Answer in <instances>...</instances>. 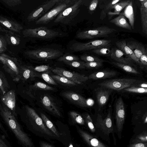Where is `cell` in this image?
Listing matches in <instances>:
<instances>
[{"instance_id":"1","label":"cell","mask_w":147,"mask_h":147,"mask_svg":"<svg viewBox=\"0 0 147 147\" xmlns=\"http://www.w3.org/2000/svg\"><path fill=\"white\" fill-rule=\"evenodd\" d=\"M0 115L19 145L22 147H36L31 138L24 130L16 117L3 103L0 104Z\"/></svg>"},{"instance_id":"24","label":"cell","mask_w":147,"mask_h":147,"mask_svg":"<svg viewBox=\"0 0 147 147\" xmlns=\"http://www.w3.org/2000/svg\"><path fill=\"white\" fill-rule=\"evenodd\" d=\"M0 24L10 30L15 32H19L23 28V27L18 23L1 16H0Z\"/></svg>"},{"instance_id":"28","label":"cell","mask_w":147,"mask_h":147,"mask_svg":"<svg viewBox=\"0 0 147 147\" xmlns=\"http://www.w3.org/2000/svg\"><path fill=\"white\" fill-rule=\"evenodd\" d=\"M110 22L119 27L129 30H132L131 26L123 15H119L118 16L110 20Z\"/></svg>"},{"instance_id":"17","label":"cell","mask_w":147,"mask_h":147,"mask_svg":"<svg viewBox=\"0 0 147 147\" xmlns=\"http://www.w3.org/2000/svg\"><path fill=\"white\" fill-rule=\"evenodd\" d=\"M62 96L73 104L82 107H87V100L80 95L71 91H66L62 93Z\"/></svg>"},{"instance_id":"57","label":"cell","mask_w":147,"mask_h":147,"mask_svg":"<svg viewBox=\"0 0 147 147\" xmlns=\"http://www.w3.org/2000/svg\"><path fill=\"white\" fill-rule=\"evenodd\" d=\"M142 119L144 123H147V115L146 112V113L143 115Z\"/></svg>"},{"instance_id":"42","label":"cell","mask_w":147,"mask_h":147,"mask_svg":"<svg viewBox=\"0 0 147 147\" xmlns=\"http://www.w3.org/2000/svg\"><path fill=\"white\" fill-rule=\"evenodd\" d=\"M65 64L72 67L79 69L85 68L84 66L85 62L81 61H65L64 62Z\"/></svg>"},{"instance_id":"2","label":"cell","mask_w":147,"mask_h":147,"mask_svg":"<svg viewBox=\"0 0 147 147\" xmlns=\"http://www.w3.org/2000/svg\"><path fill=\"white\" fill-rule=\"evenodd\" d=\"M26 116L23 120L27 128L36 136L52 142L58 140L57 136L45 125L42 120L32 108L26 106Z\"/></svg>"},{"instance_id":"45","label":"cell","mask_w":147,"mask_h":147,"mask_svg":"<svg viewBox=\"0 0 147 147\" xmlns=\"http://www.w3.org/2000/svg\"><path fill=\"white\" fill-rule=\"evenodd\" d=\"M134 143H147V134L146 132L140 134L137 136L133 140Z\"/></svg>"},{"instance_id":"23","label":"cell","mask_w":147,"mask_h":147,"mask_svg":"<svg viewBox=\"0 0 147 147\" xmlns=\"http://www.w3.org/2000/svg\"><path fill=\"white\" fill-rule=\"evenodd\" d=\"M136 57L139 63L140 57L145 52L146 49L142 44L135 41H130L126 43Z\"/></svg>"},{"instance_id":"8","label":"cell","mask_w":147,"mask_h":147,"mask_svg":"<svg viewBox=\"0 0 147 147\" xmlns=\"http://www.w3.org/2000/svg\"><path fill=\"white\" fill-rule=\"evenodd\" d=\"M22 33L25 37L43 39L53 38L61 35L59 32L49 29L45 27L26 29L23 31Z\"/></svg>"},{"instance_id":"38","label":"cell","mask_w":147,"mask_h":147,"mask_svg":"<svg viewBox=\"0 0 147 147\" xmlns=\"http://www.w3.org/2000/svg\"><path fill=\"white\" fill-rule=\"evenodd\" d=\"M80 58L81 60L86 62H97L102 63L104 62L103 60L96 57L87 55H84L81 56Z\"/></svg>"},{"instance_id":"40","label":"cell","mask_w":147,"mask_h":147,"mask_svg":"<svg viewBox=\"0 0 147 147\" xmlns=\"http://www.w3.org/2000/svg\"><path fill=\"white\" fill-rule=\"evenodd\" d=\"M108 47L93 50L92 51L97 54L100 55L110 56L111 50H110L109 48H108Z\"/></svg>"},{"instance_id":"31","label":"cell","mask_w":147,"mask_h":147,"mask_svg":"<svg viewBox=\"0 0 147 147\" xmlns=\"http://www.w3.org/2000/svg\"><path fill=\"white\" fill-rule=\"evenodd\" d=\"M51 76L55 81L63 86H72L78 85L73 81L62 76L54 75Z\"/></svg>"},{"instance_id":"39","label":"cell","mask_w":147,"mask_h":147,"mask_svg":"<svg viewBox=\"0 0 147 147\" xmlns=\"http://www.w3.org/2000/svg\"><path fill=\"white\" fill-rule=\"evenodd\" d=\"M123 90L127 92L138 93H146L147 92V88H142L134 86L128 87Z\"/></svg>"},{"instance_id":"15","label":"cell","mask_w":147,"mask_h":147,"mask_svg":"<svg viewBox=\"0 0 147 147\" xmlns=\"http://www.w3.org/2000/svg\"><path fill=\"white\" fill-rule=\"evenodd\" d=\"M75 126L80 136L89 147H107L98 139L82 129L78 125H76Z\"/></svg>"},{"instance_id":"32","label":"cell","mask_w":147,"mask_h":147,"mask_svg":"<svg viewBox=\"0 0 147 147\" xmlns=\"http://www.w3.org/2000/svg\"><path fill=\"white\" fill-rule=\"evenodd\" d=\"M10 86L7 80L3 73L0 71V90L2 95L8 91Z\"/></svg>"},{"instance_id":"37","label":"cell","mask_w":147,"mask_h":147,"mask_svg":"<svg viewBox=\"0 0 147 147\" xmlns=\"http://www.w3.org/2000/svg\"><path fill=\"white\" fill-rule=\"evenodd\" d=\"M31 87L32 89H34L45 90H52L54 89V88L53 87L41 82H36Z\"/></svg>"},{"instance_id":"16","label":"cell","mask_w":147,"mask_h":147,"mask_svg":"<svg viewBox=\"0 0 147 147\" xmlns=\"http://www.w3.org/2000/svg\"><path fill=\"white\" fill-rule=\"evenodd\" d=\"M2 103L16 117V96L15 90H12L3 95L1 97Z\"/></svg>"},{"instance_id":"43","label":"cell","mask_w":147,"mask_h":147,"mask_svg":"<svg viewBox=\"0 0 147 147\" xmlns=\"http://www.w3.org/2000/svg\"><path fill=\"white\" fill-rule=\"evenodd\" d=\"M84 119L90 131L93 133L95 131V128L90 115L88 114H86L84 116Z\"/></svg>"},{"instance_id":"29","label":"cell","mask_w":147,"mask_h":147,"mask_svg":"<svg viewBox=\"0 0 147 147\" xmlns=\"http://www.w3.org/2000/svg\"><path fill=\"white\" fill-rule=\"evenodd\" d=\"M121 15L125 16L128 19L130 26L134 29V18L132 1H130L129 4L125 7L123 14Z\"/></svg>"},{"instance_id":"33","label":"cell","mask_w":147,"mask_h":147,"mask_svg":"<svg viewBox=\"0 0 147 147\" xmlns=\"http://www.w3.org/2000/svg\"><path fill=\"white\" fill-rule=\"evenodd\" d=\"M130 0L121 1L114 4L112 7V9H114L113 12L110 13V15H113L119 14L121 11L129 3Z\"/></svg>"},{"instance_id":"48","label":"cell","mask_w":147,"mask_h":147,"mask_svg":"<svg viewBox=\"0 0 147 147\" xmlns=\"http://www.w3.org/2000/svg\"><path fill=\"white\" fill-rule=\"evenodd\" d=\"M5 136L0 134V147H12Z\"/></svg>"},{"instance_id":"14","label":"cell","mask_w":147,"mask_h":147,"mask_svg":"<svg viewBox=\"0 0 147 147\" xmlns=\"http://www.w3.org/2000/svg\"><path fill=\"white\" fill-rule=\"evenodd\" d=\"M125 117V106L121 97L118 99L115 104V118L117 131H121L123 129Z\"/></svg>"},{"instance_id":"36","label":"cell","mask_w":147,"mask_h":147,"mask_svg":"<svg viewBox=\"0 0 147 147\" xmlns=\"http://www.w3.org/2000/svg\"><path fill=\"white\" fill-rule=\"evenodd\" d=\"M121 0H114L109 2L101 12L100 19L102 20L106 16V13L112 9L113 6L121 1Z\"/></svg>"},{"instance_id":"47","label":"cell","mask_w":147,"mask_h":147,"mask_svg":"<svg viewBox=\"0 0 147 147\" xmlns=\"http://www.w3.org/2000/svg\"><path fill=\"white\" fill-rule=\"evenodd\" d=\"M102 63L97 62H87L84 63L86 68L88 69L96 68L102 66Z\"/></svg>"},{"instance_id":"5","label":"cell","mask_w":147,"mask_h":147,"mask_svg":"<svg viewBox=\"0 0 147 147\" xmlns=\"http://www.w3.org/2000/svg\"><path fill=\"white\" fill-rule=\"evenodd\" d=\"M142 82L143 81L141 80L127 78L107 80L98 84L102 87L119 91L128 87L135 86L137 84Z\"/></svg>"},{"instance_id":"3","label":"cell","mask_w":147,"mask_h":147,"mask_svg":"<svg viewBox=\"0 0 147 147\" xmlns=\"http://www.w3.org/2000/svg\"><path fill=\"white\" fill-rule=\"evenodd\" d=\"M0 62L3 65V69L10 75L13 81L18 82L20 80L21 65L16 58L3 53L0 54Z\"/></svg>"},{"instance_id":"6","label":"cell","mask_w":147,"mask_h":147,"mask_svg":"<svg viewBox=\"0 0 147 147\" xmlns=\"http://www.w3.org/2000/svg\"><path fill=\"white\" fill-rule=\"evenodd\" d=\"M82 0H75L70 6L61 12L55 18L54 22L67 24L70 23L79 12Z\"/></svg>"},{"instance_id":"50","label":"cell","mask_w":147,"mask_h":147,"mask_svg":"<svg viewBox=\"0 0 147 147\" xmlns=\"http://www.w3.org/2000/svg\"><path fill=\"white\" fill-rule=\"evenodd\" d=\"M7 42L5 39L0 35V53L7 49Z\"/></svg>"},{"instance_id":"27","label":"cell","mask_w":147,"mask_h":147,"mask_svg":"<svg viewBox=\"0 0 147 147\" xmlns=\"http://www.w3.org/2000/svg\"><path fill=\"white\" fill-rule=\"evenodd\" d=\"M40 117L46 127L57 136L58 140L60 141L61 135L57 129L45 114L41 113Z\"/></svg>"},{"instance_id":"51","label":"cell","mask_w":147,"mask_h":147,"mask_svg":"<svg viewBox=\"0 0 147 147\" xmlns=\"http://www.w3.org/2000/svg\"><path fill=\"white\" fill-rule=\"evenodd\" d=\"M139 63L143 65H147V51L146 49L145 52L139 58Z\"/></svg>"},{"instance_id":"18","label":"cell","mask_w":147,"mask_h":147,"mask_svg":"<svg viewBox=\"0 0 147 147\" xmlns=\"http://www.w3.org/2000/svg\"><path fill=\"white\" fill-rule=\"evenodd\" d=\"M41 99L42 103L47 110L53 115L61 117V114L59 109L50 96L45 95Z\"/></svg>"},{"instance_id":"10","label":"cell","mask_w":147,"mask_h":147,"mask_svg":"<svg viewBox=\"0 0 147 147\" xmlns=\"http://www.w3.org/2000/svg\"><path fill=\"white\" fill-rule=\"evenodd\" d=\"M111 40H99L88 42H76L73 44L70 49L75 51L79 52L94 50L109 46Z\"/></svg>"},{"instance_id":"35","label":"cell","mask_w":147,"mask_h":147,"mask_svg":"<svg viewBox=\"0 0 147 147\" xmlns=\"http://www.w3.org/2000/svg\"><path fill=\"white\" fill-rule=\"evenodd\" d=\"M69 115L73 124L84 125L85 122L84 119L79 113L74 111H70L69 112Z\"/></svg>"},{"instance_id":"30","label":"cell","mask_w":147,"mask_h":147,"mask_svg":"<svg viewBox=\"0 0 147 147\" xmlns=\"http://www.w3.org/2000/svg\"><path fill=\"white\" fill-rule=\"evenodd\" d=\"M5 38L8 44L12 45H18L20 42V38L10 30L5 33Z\"/></svg>"},{"instance_id":"7","label":"cell","mask_w":147,"mask_h":147,"mask_svg":"<svg viewBox=\"0 0 147 147\" xmlns=\"http://www.w3.org/2000/svg\"><path fill=\"white\" fill-rule=\"evenodd\" d=\"M75 0H61L55 7L35 22L36 24H47L53 20L62 11L71 5Z\"/></svg>"},{"instance_id":"21","label":"cell","mask_w":147,"mask_h":147,"mask_svg":"<svg viewBox=\"0 0 147 147\" xmlns=\"http://www.w3.org/2000/svg\"><path fill=\"white\" fill-rule=\"evenodd\" d=\"M20 80L23 82L30 78L40 77V74L35 71L32 66L21 65L20 67Z\"/></svg>"},{"instance_id":"53","label":"cell","mask_w":147,"mask_h":147,"mask_svg":"<svg viewBox=\"0 0 147 147\" xmlns=\"http://www.w3.org/2000/svg\"><path fill=\"white\" fill-rule=\"evenodd\" d=\"M129 147H147V143H133L130 144Z\"/></svg>"},{"instance_id":"13","label":"cell","mask_w":147,"mask_h":147,"mask_svg":"<svg viewBox=\"0 0 147 147\" xmlns=\"http://www.w3.org/2000/svg\"><path fill=\"white\" fill-rule=\"evenodd\" d=\"M96 127L104 134L108 135L113 131V126L110 111H109L106 117L103 119L102 116L98 114L95 124Z\"/></svg>"},{"instance_id":"52","label":"cell","mask_w":147,"mask_h":147,"mask_svg":"<svg viewBox=\"0 0 147 147\" xmlns=\"http://www.w3.org/2000/svg\"><path fill=\"white\" fill-rule=\"evenodd\" d=\"M98 2V0H93L91 2L89 7V10L90 11H92L95 9Z\"/></svg>"},{"instance_id":"54","label":"cell","mask_w":147,"mask_h":147,"mask_svg":"<svg viewBox=\"0 0 147 147\" xmlns=\"http://www.w3.org/2000/svg\"><path fill=\"white\" fill-rule=\"evenodd\" d=\"M0 131L3 135L5 136L6 138H9V136L7 130L5 129L0 121Z\"/></svg>"},{"instance_id":"34","label":"cell","mask_w":147,"mask_h":147,"mask_svg":"<svg viewBox=\"0 0 147 147\" xmlns=\"http://www.w3.org/2000/svg\"><path fill=\"white\" fill-rule=\"evenodd\" d=\"M111 63L126 72L135 74H140L138 71L129 65L116 62H113Z\"/></svg>"},{"instance_id":"26","label":"cell","mask_w":147,"mask_h":147,"mask_svg":"<svg viewBox=\"0 0 147 147\" xmlns=\"http://www.w3.org/2000/svg\"><path fill=\"white\" fill-rule=\"evenodd\" d=\"M118 49L121 50L131 60L136 62H138L133 52L127 45L126 42L125 40L117 41L115 43Z\"/></svg>"},{"instance_id":"11","label":"cell","mask_w":147,"mask_h":147,"mask_svg":"<svg viewBox=\"0 0 147 147\" xmlns=\"http://www.w3.org/2000/svg\"><path fill=\"white\" fill-rule=\"evenodd\" d=\"M61 0H51L43 3L32 11L27 19L29 22L36 21L51 10Z\"/></svg>"},{"instance_id":"12","label":"cell","mask_w":147,"mask_h":147,"mask_svg":"<svg viewBox=\"0 0 147 147\" xmlns=\"http://www.w3.org/2000/svg\"><path fill=\"white\" fill-rule=\"evenodd\" d=\"M52 71L56 75L65 77L77 84H82L88 79V76L75 72H71L64 69L56 67Z\"/></svg>"},{"instance_id":"41","label":"cell","mask_w":147,"mask_h":147,"mask_svg":"<svg viewBox=\"0 0 147 147\" xmlns=\"http://www.w3.org/2000/svg\"><path fill=\"white\" fill-rule=\"evenodd\" d=\"M79 60V58L77 56L71 55H65L60 57L58 61H78Z\"/></svg>"},{"instance_id":"56","label":"cell","mask_w":147,"mask_h":147,"mask_svg":"<svg viewBox=\"0 0 147 147\" xmlns=\"http://www.w3.org/2000/svg\"><path fill=\"white\" fill-rule=\"evenodd\" d=\"M134 86L142 88H147V84L146 82H142L137 84Z\"/></svg>"},{"instance_id":"20","label":"cell","mask_w":147,"mask_h":147,"mask_svg":"<svg viewBox=\"0 0 147 147\" xmlns=\"http://www.w3.org/2000/svg\"><path fill=\"white\" fill-rule=\"evenodd\" d=\"M112 91L111 89L103 87L96 89V96L99 109L106 104Z\"/></svg>"},{"instance_id":"55","label":"cell","mask_w":147,"mask_h":147,"mask_svg":"<svg viewBox=\"0 0 147 147\" xmlns=\"http://www.w3.org/2000/svg\"><path fill=\"white\" fill-rule=\"evenodd\" d=\"M39 143L40 147H54L50 144L43 141H40Z\"/></svg>"},{"instance_id":"44","label":"cell","mask_w":147,"mask_h":147,"mask_svg":"<svg viewBox=\"0 0 147 147\" xmlns=\"http://www.w3.org/2000/svg\"><path fill=\"white\" fill-rule=\"evenodd\" d=\"M34 70L36 72H39L47 73L50 70H52V67L47 65H40L34 67Z\"/></svg>"},{"instance_id":"9","label":"cell","mask_w":147,"mask_h":147,"mask_svg":"<svg viewBox=\"0 0 147 147\" xmlns=\"http://www.w3.org/2000/svg\"><path fill=\"white\" fill-rule=\"evenodd\" d=\"M115 29L106 26L98 27L92 29L84 30L77 33L76 38L80 39H91L105 37L115 31Z\"/></svg>"},{"instance_id":"46","label":"cell","mask_w":147,"mask_h":147,"mask_svg":"<svg viewBox=\"0 0 147 147\" xmlns=\"http://www.w3.org/2000/svg\"><path fill=\"white\" fill-rule=\"evenodd\" d=\"M41 77L46 82L49 84L53 85H57L55 81L47 73H43L41 75Z\"/></svg>"},{"instance_id":"25","label":"cell","mask_w":147,"mask_h":147,"mask_svg":"<svg viewBox=\"0 0 147 147\" xmlns=\"http://www.w3.org/2000/svg\"><path fill=\"white\" fill-rule=\"evenodd\" d=\"M141 3L140 13L143 32L147 34V0H139Z\"/></svg>"},{"instance_id":"22","label":"cell","mask_w":147,"mask_h":147,"mask_svg":"<svg viewBox=\"0 0 147 147\" xmlns=\"http://www.w3.org/2000/svg\"><path fill=\"white\" fill-rule=\"evenodd\" d=\"M117 74L115 71L110 70H104L94 72L90 74L88 79L97 80L110 78L113 77Z\"/></svg>"},{"instance_id":"49","label":"cell","mask_w":147,"mask_h":147,"mask_svg":"<svg viewBox=\"0 0 147 147\" xmlns=\"http://www.w3.org/2000/svg\"><path fill=\"white\" fill-rule=\"evenodd\" d=\"M1 1L3 3L11 7L18 5L22 3L21 0H2Z\"/></svg>"},{"instance_id":"19","label":"cell","mask_w":147,"mask_h":147,"mask_svg":"<svg viewBox=\"0 0 147 147\" xmlns=\"http://www.w3.org/2000/svg\"><path fill=\"white\" fill-rule=\"evenodd\" d=\"M111 57L116 62L129 65H134L131 59L121 50L116 48L111 50Z\"/></svg>"},{"instance_id":"4","label":"cell","mask_w":147,"mask_h":147,"mask_svg":"<svg viewBox=\"0 0 147 147\" xmlns=\"http://www.w3.org/2000/svg\"><path fill=\"white\" fill-rule=\"evenodd\" d=\"M25 54L32 59L46 61L60 57L63 53L58 49L44 48L27 51Z\"/></svg>"}]
</instances>
